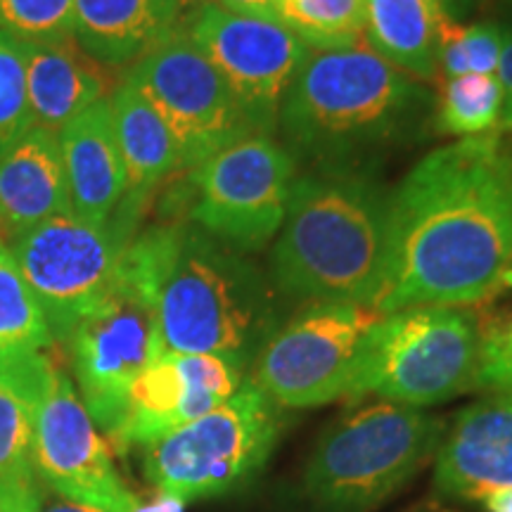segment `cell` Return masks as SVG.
<instances>
[{"label":"cell","instance_id":"cell-1","mask_svg":"<svg viewBox=\"0 0 512 512\" xmlns=\"http://www.w3.org/2000/svg\"><path fill=\"white\" fill-rule=\"evenodd\" d=\"M512 285V143L460 138L403 176L387 211L382 316L413 306H470Z\"/></svg>","mask_w":512,"mask_h":512},{"label":"cell","instance_id":"cell-2","mask_svg":"<svg viewBox=\"0 0 512 512\" xmlns=\"http://www.w3.org/2000/svg\"><path fill=\"white\" fill-rule=\"evenodd\" d=\"M124 254L150 287L162 354H209L245 370L278 330L271 283L207 233L155 228Z\"/></svg>","mask_w":512,"mask_h":512},{"label":"cell","instance_id":"cell-3","mask_svg":"<svg viewBox=\"0 0 512 512\" xmlns=\"http://www.w3.org/2000/svg\"><path fill=\"white\" fill-rule=\"evenodd\" d=\"M389 195L356 169L294 176L273 245V283L309 304L373 309L387 245Z\"/></svg>","mask_w":512,"mask_h":512},{"label":"cell","instance_id":"cell-4","mask_svg":"<svg viewBox=\"0 0 512 512\" xmlns=\"http://www.w3.org/2000/svg\"><path fill=\"white\" fill-rule=\"evenodd\" d=\"M430 93L375 53L366 41L309 48L280 107L290 155L318 169H354L356 159L406 138Z\"/></svg>","mask_w":512,"mask_h":512},{"label":"cell","instance_id":"cell-5","mask_svg":"<svg viewBox=\"0 0 512 512\" xmlns=\"http://www.w3.org/2000/svg\"><path fill=\"white\" fill-rule=\"evenodd\" d=\"M444 422L422 408L375 401L332 422L313 448L304 494L323 512H370L427 465Z\"/></svg>","mask_w":512,"mask_h":512},{"label":"cell","instance_id":"cell-6","mask_svg":"<svg viewBox=\"0 0 512 512\" xmlns=\"http://www.w3.org/2000/svg\"><path fill=\"white\" fill-rule=\"evenodd\" d=\"M482 318L467 306H413L382 316L358 356L349 396L425 408L477 389Z\"/></svg>","mask_w":512,"mask_h":512},{"label":"cell","instance_id":"cell-7","mask_svg":"<svg viewBox=\"0 0 512 512\" xmlns=\"http://www.w3.org/2000/svg\"><path fill=\"white\" fill-rule=\"evenodd\" d=\"M280 406L242 380L219 408L145 446L143 467L157 491L190 503L240 489L264 470L278 444Z\"/></svg>","mask_w":512,"mask_h":512},{"label":"cell","instance_id":"cell-8","mask_svg":"<svg viewBox=\"0 0 512 512\" xmlns=\"http://www.w3.org/2000/svg\"><path fill=\"white\" fill-rule=\"evenodd\" d=\"M64 344L83 406L114 441L126 420L133 382L162 356L150 287L124 252L112 292L74 325Z\"/></svg>","mask_w":512,"mask_h":512},{"label":"cell","instance_id":"cell-9","mask_svg":"<svg viewBox=\"0 0 512 512\" xmlns=\"http://www.w3.org/2000/svg\"><path fill=\"white\" fill-rule=\"evenodd\" d=\"M382 318L361 304H309L254 361V384L280 408L325 406L349 396L368 332Z\"/></svg>","mask_w":512,"mask_h":512},{"label":"cell","instance_id":"cell-10","mask_svg":"<svg viewBox=\"0 0 512 512\" xmlns=\"http://www.w3.org/2000/svg\"><path fill=\"white\" fill-rule=\"evenodd\" d=\"M126 79L162 114L185 169H197L223 147L254 136L226 81L188 29L178 27L140 57Z\"/></svg>","mask_w":512,"mask_h":512},{"label":"cell","instance_id":"cell-11","mask_svg":"<svg viewBox=\"0 0 512 512\" xmlns=\"http://www.w3.org/2000/svg\"><path fill=\"white\" fill-rule=\"evenodd\" d=\"M294 157L271 136H247L195 169L192 216L238 252H256L278 235L294 181Z\"/></svg>","mask_w":512,"mask_h":512},{"label":"cell","instance_id":"cell-12","mask_svg":"<svg viewBox=\"0 0 512 512\" xmlns=\"http://www.w3.org/2000/svg\"><path fill=\"white\" fill-rule=\"evenodd\" d=\"M10 249L50 332L64 342L112 292L124 245L107 226H91L67 211L19 235Z\"/></svg>","mask_w":512,"mask_h":512},{"label":"cell","instance_id":"cell-13","mask_svg":"<svg viewBox=\"0 0 512 512\" xmlns=\"http://www.w3.org/2000/svg\"><path fill=\"white\" fill-rule=\"evenodd\" d=\"M188 31L226 81L254 136H271L309 46L275 19L238 15L216 3L197 12Z\"/></svg>","mask_w":512,"mask_h":512},{"label":"cell","instance_id":"cell-14","mask_svg":"<svg viewBox=\"0 0 512 512\" xmlns=\"http://www.w3.org/2000/svg\"><path fill=\"white\" fill-rule=\"evenodd\" d=\"M34 463L43 486L69 501L107 512H128L136 501L74 382L57 366L36 408Z\"/></svg>","mask_w":512,"mask_h":512},{"label":"cell","instance_id":"cell-15","mask_svg":"<svg viewBox=\"0 0 512 512\" xmlns=\"http://www.w3.org/2000/svg\"><path fill=\"white\" fill-rule=\"evenodd\" d=\"M245 370L209 354H162L128 392L126 420L114 441L147 446L202 418L240 389Z\"/></svg>","mask_w":512,"mask_h":512},{"label":"cell","instance_id":"cell-16","mask_svg":"<svg viewBox=\"0 0 512 512\" xmlns=\"http://www.w3.org/2000/svg\"><path fill=\"white\" fill-rule=\"evenodd\" d=\"M434 494L439 501H484L512 489V396L463 408L434 453Z\"/></svg>","mask_w":512,"mask_h":512},{"label":"cell","instance_id":"cell-17","mask_svg":"<svg viewBox=\"0 0 512 512\" xmlns=\"http://www.w3.org/2000/svg\"><path fill=\"white\" fill-rule=\"evenodd\" d=\"M55 363L38 354L0 358V512H38L43 498L34 463L36 408Z\"/></svg>","mask_w":512,"mask_h":512},{"label":"cell","instance_id":"cell-18","mask_svg":"<svg viewBox=\"0 0 512 512\" xmlns=\"http://www.w3.org/2000/svg\"><path fill=\"white\" fill-rule=\"evenodd\" d=\"M69 190V209L91 226H107L112 211L126 195V169L121 159L110 98L95 102L57 133Z\"/></svg>","mask_w":512,"mask_h":512},{"label":"cell","instance_id":"cell-19","mask_svg":"<svg viewBox=\"0 0 512 512\" xmlns=\"http://www.w3.org/2000/svg\"><path fill=\"white\" fill-rule=\"evenodd\" d=\"M67 211L72 209L60 140L31 126L0 155V228L15 240Z\"/></svg>","mask_w":512,"mask_h":512},{"label":"cell","instance_id":"cell-20","mask_svg":"<svg viewBox=\"0 0 512 512\" xmlns=\"http://www.w3.org/2000/svg\"><path fill=\"white\" fill-rule=\"evenodd\" d=\"M181 22L178 0H74V38L105 67L136 64Z\"/></svg>","mask_w":512,"mask_h":512},{"label":"cell","instance_id":"cell-21","mask_svg":"<svg viewBox=\"0 0 512 512\" xmlns=\"http://www.w3.org/2000/svg\"><path fill=\"white\" fill-rule=\"evenodd\" d=\"M31 126L60 133L69 121L107 98V76L76 38L22 43Z\"/></svg>","mask_w":512,"mask_h":512},{"label":"cell","instance_id":"cell-22","mask_svg":"<svg viewBox=\"0 0 512 512\" xmlns=\"http://www.w3.org/2000/svg\"><path fill=\"white\" fill-rule=\"evenodd\" d=\"M110 105L126 169V195L133 202L181 169V150L162 114L128 79L112 93Z\"/></svg>","mask_w":512,"mask_h":512},{"label":"cell","instance_id":"cell-23","mask_svg":"<svg viewBox=\"0 0 512 512\" xmlns=\"http://www.w3.org/2000/svg\"><path fill=\"white\" fill-rule=\"evenodd\" d=\"M437 0H366L368 46L403 74L437 79Z\"/></svg>","mask_w":512,"mask_h":512},{"label":"cell","instance_id":"cell-24","mask_svg":"<svg viewBox=\"0 0 512 512\" xmlns=\"http://www.w3.org/2000/svg\"><path fill=\"white\" fill-rule=\"evenodd\" d=\"M41 304L10 247L0 242V358L38 354L53 344Z\"/></svg>","mask_w":512,"mask_h":512},{"label":"cell","instance_id":"cell-25","mask_svg":"<svg viewBox=\"0 0 512 512\" xmlns=\"http://www.w3.org/2000/svg\"><path fill=\"white\" fill-rule=\"evenodd\" d=\"M275 22L309 48L356 46L366 41V0H275Z\"/></svg>","mask_w":512,"mask_h":512},{"label":"cell","instance_id":"cell-26","mask_svg":"<svg viewBox=\"0 0 512 512\" xmlns=\"http://www.w3.org/2000/svg\"><path fill=\"white\" fill-rule=\"evenodd\" d=\"M503 114V88L498 76L463 74L448 79L441 91L437 128L444 136L477 138L498 133Z\"/></svg>","mask_w":512,"mask_h":512},{"label":"cell","instance_id":"cell-27","mask_svg":"<svg viewBox=\"0 0 512 512\" xmlns=\"http://www.w3.org/2000/svg\"><path fill=\"white\" fill-rule=\"evenodd\" d=\"M0 31L19 43L74 38V0H0Z\"/></svg>","mask_w":512,"mask_h":512},{"label":"cell","instance_id":"cell-28","mask_svg":"<svg viewBox=\"0 0 512 512\" xmlns=\"http://www.w3.org/2000/svg\"><path fill=\"white\" fill-rule=\"evenodd\" d=\"M31 128L27 62L17 38L0 31V155Z\"/></svg>","mask_w":512,"mask_h":512},{"label":"cell","instance_id":"cell-29","mask_svg":"<svg viewBox=\"0 0 512 512\" xmlns=\"http://www.w3.org/2000/svg\"><path fill=\"white\" fill-rule=\"evenodd\" d=\"M503 50L501 22H477L465 27V57L467 74H489L498 72Z\"/></svg>","mask_w":512,"mask_h":512},{"label":"cell","instance_id":"cell-30","mask_svg":"<svg viewBox=\"0 0 512 512\" xmlns=\"http://www.w3.org/2000/svg\"><path fill=\"white\" fill-rule=\"evenodd\" d=\"M477 389H489L491 394L512 396V354L503 351L486 335H484L482 368H479Z\"/></svg>","mask_w":512,"mask_h":512},{"label":"cell","instance_id":"cell-31","mask_svg":"<svg viewBox=\"0 0 512 512\" xmlns=\"http://www.w3.org/2000/svg\"><path fill=\"white\" fill-rule=\"evenodd\" d=\"M503 29V50L501 62H498V81L503 88V114L498 133H512V17L508 22H501Z\"/></svg>","mask_w":512,"mask_h":512},{"label":"cell","instance_id":"cell-32","mask_svg":"<svg viewBox=\"0 0 512 512\" xmlns=\"http://www.w3.org/2000/svg\"><path fill=\"white\" fill-rule=\"evenodd\" d=\"M216 5L238 15L275 19V0H216Z\"/></svg>","mask_w":512,"mask_h":512},{"label":"cell","instance_id":"cell-33","mask_svg":"<svg viewBox=\"0 0 512 512\" xmlns=\"http://www.w3.org/2000/svg\"><path fill=\"white\" fill-rule=\"evenodd\" d=\"M185 503L178 501V498L164 494V491H155V496L140 501L136 498L128 512H183Z\"/></svg>","mask_w":512,"mask_h":512},{"label":"cell","instance_id":"cell-34","mask_svg":"<svg viewBox=\"0 0 512 512\" xmlns=\"http://www.w3.org/2000/svg\"><path fill=\"white\" fill-rule=\"evenodd\" d=\"M38 512H107V510L95 508V505L79 503V501H69V498H64L60 494H55V491L46 489L43 491L41 508H38Z\"/></svg>","mask_w":512,"mask_h":512},{"label":"cell","instance_id":"cell-35","mask_svg":"<svg viewBox=\"0 0 512 512\" xmlns=\"http://www.w3.org/2000/svg\"><path fill=\"white\" fill-rule=\"evenodd\" d=\"M482 330H484V335L491 339V342H496L503 351L512 354V320H510V323H505V325L484 323V320H482Z\"/></svg>","mask_w":512,"mask_h":512},{"label":"cell","instance_id":"cell-36","mask_svg":"<svg viewBox=\"0 0 512 512\" xmlns=\"http://www.w3.org/2000/svg\"><path fill=\"white\" fill-rule=\"evenodd\" d=\"M482 503L486 512H512V489L496 491V494L484 498Z\"/></svg>","mask_w":512,"mask_h":512},{"label":"cell","instance_id":"cell-37","mask_svg":"<svg viewBox=\"0 0 512 512\" xmlns=\"http://www.w3.org/2000/svg\"><path fill=\"white\" fill-rule=\"evenodd\" d=\"M479 3V0H441V5H444V12L446 15H451L453 19L460 17V12H465L470 5Z\"/></svg>","mask_w":512,"mask_h":512},{"label":"cell","instance_id":"cell-38","mask_svg":"<svg viewBox=\"0 0 512 512\" xmlns=\"http://www.w3.org/2000/svg\"><path fill=\"white\" fill-rule=\"evenodd\" d=\"M406 512H460V510L451 508V505L441 501H422L418 505H413V508H408Z\"/></svg>","mask_w":512,"mask_h":512},{"label":"cell","instance_id":"cell-39","mask_svg":"<svg viewBox=\"0 0 512 512\" xmlns=\"http://www.w3.org/2000/svg\"><path fill=\"white\" fill-rule=\"evenodd\" d=\"M181 3V15H190V19L197 15V12L207 8V5L216 3V0H178Z\"/></svg>","mask_w":512,"mask_h":512}]
</instances>
